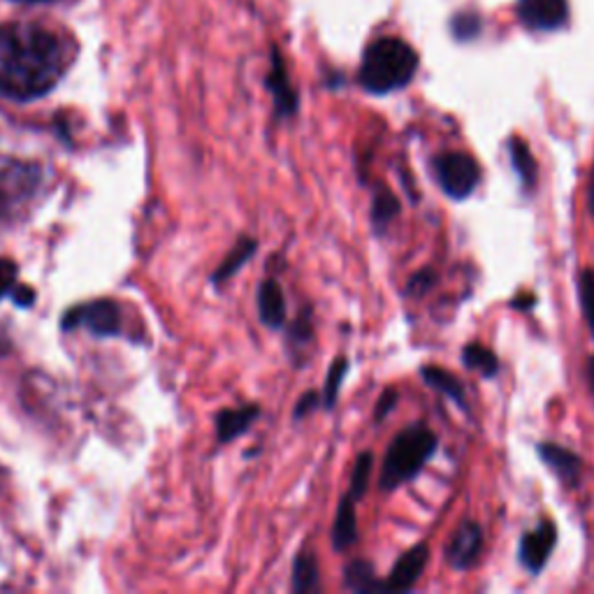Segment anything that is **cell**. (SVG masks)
I'll list each match as a JSON object with an SVG mask.
<instances>
[{"mask_svg":"<svg viewBox=\"0 0 594 594\" xmlns=\"http://www.w3.org/2000/svg\"><path fill=\"white\" fill-rule=\"evenodd\" d=\"M19 277V267L10 258H0V300L12 295Z\"/></svg>","mask_w":594,"mask_h":594,"instance_id":"83f0119b","label":"cell"},{"mask_svg":"<svg viewBox=\"0 0 594 594\" xmlns=\"http://www.w3.org/2000/svg\"><path fill=\"white\" fill-rule=\"evenodd\" d=\"M63 330L86 328L95 337H116L121 332V311L112 300H93L63 314Z\"/></svg>","mask_w":594,"mask_h":594,"instance_id":"5b68a950","label":"cell"},{"mask_svg":"<svg viewBox=\"0 0 594 594\" xmlns=\"http://www.w3.org/2000/svg\"><path fill=\"white\" fill-rule=\"evenodd\" d=\"M432 175L443 195L462 203L481 184V165L464 152H441L432 158Z\"/></svg>","mask_w":594,"mask_h":594,"instance_id":"277c9868","label":"cell"},{"mask_svg":"<svg viewBox=\"0 0 594 594\" xmlns=\"http://www.w3.org/2000/svg\"><path fill=\"white\" fill-rule=\"evenodd\" d=\"M42 172L31 163H10L0 167V207H14L33 195Z\"/></svg>","mask_w":594,"mask_h":594,"instance_id":"ba28073f","label":"cell"},{"mask_svg":"<svg viewBox=\"0 0 594 594\" xmlns=\"http://www.w3.org/2000/svg\"><path fill=\"white\" fill-rule=\"evenodd\" d=\"M587 209L594 216V163H592V175H590V184H587Z\"/></svg>","mask_w":594,"mask_h":594,"instance_id":"d6a6232c","label":"cell"},{"mask_svg":"<svg viewBox=\"0 0 594 594\" xmlns=\"http://www.w3.org/2000/svg\"><path fill=\"white\" fill-rule=\"evenodd\" d=\"M356 498L349 492L344 494L337 515H335V525H332V549L344 553L349 551L354 543L358 541V515H356Z\"/></svg>","mask_w":594,"mask_h":594,"instance_id":"9a60e30c","label":"cell"},{"mask_svg":"<svg viewBox=\"0 0 594 594\" xmlns=\"http://www.w3.org/2000/svg\"><path fill=\"white\" fill-rule=\"evenodd\" d=\"M518 14L534 31H553L566 21V0H520Z\"/></svg>","mask_w":594,"mask_h":594,"instance_id":"8fae6325","label":"cell"},{"mask_svg":"<svg viewBox=\"0 0 594 594\" xmlns=\"http://www.w3.org/2000/svg\"><path fill=\"white\" fill-rule=\"evenodd\" d=\"M320 590V578H318V562L311 551L297 553L293 562V592L297 594H309Z\"/></svg>","mask_w":594,"mask_h":594,"instance_id":"7402d4cb","label":"cell"},{"mask_svg":"<svg viewBox=\"0 0 594 594\" xmlns=\"http://www.w3.org/2000/svg\"><path fill=\"white\" fill-rule=\"evenodd\" d=\"M398 402H400V392L395 390V388H386L381 392L379 402H377V409H375V420H377V423H383V420L392 413V409L398 407Z\"/></svg>","mask_w":594,"mask_h":594,"instance_id":"f1b7e54d","label":"cell"},{"mask_svg":"<svg viewBox=\"0 0 594 594\" xmlns=\"http://www.w3.org/2000/svg\"><path fill=\"white\" fill-rule=\"evenodd\" d=\"M402 214V205H400V197L395 195L386 184H379L375 188V195H371V228H375L377 235H383L390 223L398 218Z\"/></svg>","mask_w":594,"mask_h":594,"instance_id":"ac0fdd59","label":"cell"},{"mask_svg":"<svg viewBox=\"0 0 594 594\" xmlns=\"http://www.w3.org/2000/svg\"><path fill=\"white\" fill-rule=\"evenodd\" d=\"M453 31H455V35H458L460 40L474 38V35L479 33V19H477V17H469V14L458 17V19L453 21Z\"/></svg>","mask_w":594,"mask_h":594,"instance_id":"f546056e","label":"cell"},{"mask_svg":"<svg viewBox=\"0 0 594 594\" xmlns=\"http://www.w3.org/2000/svg\"><path fill=\"white\" fill-rule=\"evenodd\" d=\"M10 297H12L17 307L29 309V307H33V303H35V290H33L31 286H19V284H17Z\"/></svg>","mask_w":594,"mask_h":594,"instance_id":"1f68e13d","label":"cell"},{"mask_svg":"<svg viewBox=\"0 0 594 594\" xmlns=\"http://www.w3.org/2000/svg\"><path fill=\"white\" fill-rule=\"evenodd\" d=\"M344 585L354 592H383V583L377 578L375 564L367 560H354L344 569Z\"/></svg>","mask_w":594,"mask_h":594,"instance_id":"44dd1931","label":"cell"},{"mask_svg":"<svg viewBox=\"0 0 594 594\" xmlns=\"http://www.w3.org/2000/svg\"><path fill=\"white\" fill-rule=\"evenodd\" d=\"M260 416L258 404H246L242 409H223L216 413V439L218 443H228L244 432H249V428L256 423V418Z\"/></svg>","mask_w":594,"mask_h":594,"instance_id":"5bb4252c","label":"cell"},{"mask_svg":"<svg viewBox=\"0 0 594 594\" xmlns=\"http://www.w3.org/2000/svg\"><path fill=\"white\" fill-rule=\"evenodd\" d=\"M311 311H303L300 316H297L293 320V326H290V341L297 344V346H307L311 341Z\"/></svg>","mask_w":594,"mask_h":594,"instance_id":"4316f807","label":"cell"},{"mask_svg":"<svg viewBox=\"0 0 594 594\" xmlns=\"http://www.w3.org/2000/svg\"><path fill=\"white\" fill-rule=\"evenodd\" d=\"M428 562H430V546L428 543H416V546L402 553V557L390 569L388 578L383 581V592L413 590L420 576H423Z\"/></svg>","mask_w":594,"mask_h":594,"instance_id":"9c48e42d","label":"cell"},{"mask_svg":"<svg viewBox=\"0 0 594 594\" xmlns=\"http://www.w3.org/2000/svg\"><path fill=\"white\" fill-rule=\"evenodd\" d=\"M346 371H349V358L339 356V358L330 365L328 379H326V386H324V395H320V400H324V407H326V409H332V407L337 404L341 383H344V379H346Z\"/></svg>","mask_w":594,"mask_h":594,"instance_id":"cb8c5ba5","label":"cell"},{"mask_svg":"<svg viewBox=\"0 0 594 594\" xmlns=\"http://www.w3.org/2000/svg\"><path fill=\"white\" fill-rule=\"evenodd\" d=\"M267 89H269L272 98H275L277 116H293L297 112V93L290 86L288 72L284 68V61H281L279 52H275V57H272V70H269V78H267Z\"/></svg>","mask_w":594,"mask_h":594,"instance_id":"4fadbf2b","label":"cell"},{"mask_svg":"<svg viewBox=\"0 0 594 594\" xmlns=\"http://www.w3.org/2000/svg\"><path fill=\"white\" fill-rule=\"evenodd\" d=\"M576 290H578V305H581L583 318H585L590 335L594 339V267L581 269L578 281H576Z\"/></svg>","mask_w":594,"mask_h":594,"instance_id":"603a6c76","label":"cell"},{"mask_svg":"<svg viewBox=\"0 0 594 594\" xmlns=\"http://www.w3.org/2000/svg\"><path fill=\"white\" fill-rule=\"evenodd\" d=\"M437 445L439 437L428 426L413 423L404 428L388 445L379 488L383 492H392L416 481L423 474V469L432 460V455L437 453Z\"/></svg>","mask_w":594,"mask_h":594,"instance_id":"3957f363","label":"cell"},{"mask_svg":"<svg viewBox=\"0 0 594 594\" xmlns=\"http://www.w3.org/2000/svg\"><path fill=\"white\" fill-rule=\"evenodd\" d=\"M14 3H29V6H35V3H52V0H14Z\"/></svg>","mask_w":594,"mask_h":594,"instance_id":"d590c367","label":"cell"},{"mask_svg":"<svg viewBox=\"0 0 594 594\" xmlns=\"http://www.w3.org/2000/svg\"><path fill=\"white\" fill-rule=\"evenodd\" d=\"M63 70L65 49L52 31L23 21L0 27V95L38 101L59 84Z\"/></svg>","mask_w":594,"mask_h":594,"instance_id":"6da1fadb","label":"cell"},{"mask_svg":"<svg viewBox=\"0 0 594 594\" xmlns=\"http://www.w3.org/2000/svg\"><path fill=\"white\" fill-rule=\"evenodd\" d=\"M483 551V528L477 520H462L453 532L449 546L443 549V557L455 572H469L481 560Z\"/></svg>","mask_w":594,"mask_h":594,"instance_id":"52a82bcc","label":"cell"},{"mask_svg":"<svg viewBox=\"0 0 594 594\" xmlns=\"http://www.w3.org/2000/svg\"><path fill=\"white\" fill-rule=\"evenodd\" d=\"M585 375H587V383H590V390L594 395V356L587 358V367H585Z\"/></svg>","mask_w":594,"mask_h":594,"instance_id":"e575fe53","label":"cell"},{"mask_svg":"<svg viewBox=\"0 0 594 594\" xmlns=\"http://www.w3.org/2000/svg\"><path fill=\"white\" fill-rule=\"evenodd\" d=\"M462 365L467 369H472L477 371V375H481L483 379H494L500 375V369H502V362L500 358L494 356L488 346L479 344V341H469L464 344V349H462Z\"/></svg>","mask_w":594,"mask_h":594,"instance_id":"ffe728a7","label":"cell"},{"mask_svg":"<svg viewBox=\"0 0 594 594\" xmlns=\"http://www.w3.org/2000/svg\"><path fill=\"white\" fill-rule=\"evenodd\" d=\"M420 379H423L432 390L443 395L445 400L458 404V409L467 411V390L464 383L453 375V371L437 367V365H423L420 367Z\"/></svg>","mask_w":594,"mask_h":594,"instance_id":"2e32d148","label":"cell"},{"mask_svg":"<svg viewBox=\"0 0 594 594\" xmlns=\"http://www.w3.org/2000/svg\"><path fill=\"white\" fill-rule=\"evenodd\" d=\"M318 404H324V400H320V395L318 392H314V390H307L305 395H303V398H300V402H297L295 404V420H300V418H305L307 413H311Z\"/></svg>","mask_w":594,"mask_h":594,"instance_id":"4dcf8cb0","label":"cell"},{"mask_svg":"<svg viewBox=\"0 0 594 594\" xmlns=\"http://www.w3.org/2000/svg\"><path fill=\"white\" fill-rule=\"evenodd\" d=\"M371 467H375V455H371V453H360L356 458L354 474H351V490H349L356 500H362V494L367 492Z\"/></svg>","mask_w":594,"mask_h":594,"instance_id":"d4e9b609","label":"cell"},{"mask_svg":"<svg viewBox=\"0 0 594 594\" xmlns=\"http://www.w3.org/2000/svg\"><path fill=\"white\" fill-rule=\"evenodd\" d=\"M258 314L267 328H281L286 324V297L275 279H265L258 288Z\"/></svg>","mask_w":594,"mask_h":594,"instance_id":"e0dca14e","label":"cell"},{"mask_svg":"<svg viewBox=\"0 0 594 594\" xmlns=\"http://www.w3.org/2000/svg\"><path fill=\"white\" fill-rule=\"evenodd\" d=\"M506 148H509L511 167L515 172L520 188H523L525 195H532L539 184V165H536V158L532 156L530 144L523 137H511L506 142Z\"/></svg>","mask_w":594,"mask_h":594,"instance_id":"7c38bea8","label":"cell"},{"mask_svg":"<svg viewBox=\"0 0 594 594\" xmlns=\"http://www.w3.org/2000/svg\"><path fill=\"white\" fill-rule=\"evenodd\" d=\"M256 249H258V242L254 237H242L235 244V249L226 256V260H223L218 265V269L212 275V284L214 286H223L228 279H233L237 275V272L254 258Z\"/></svg>","mask_w":594,"mask_h":594,"instance_id":"d6986e66","label":"cell"},{"mask_svg":"<svg viewBox=\"0 0 594 594\" xmlns=\"http://www.w3.org/2000/svg\"><path fill=\"white\" fill-rule=\"evenodd\" d=\"M536 305V297L530 295V300H520V295L515 297V300H511V307L513 309H532Z\"/></svg>","mask_w":594,"mask_h":594,"instance_id":"836d02e7","label":"cell"},{"mask_svg":"<svg viewBox=\"0 0 594 594\" xmlns=\"http://www.w3.org/2000/svg\"><path fill=\"white\" fill-rule=\"evenodd\" d=\"M439 281V275L432 269V267H423V269H418L416 275H411L409 284H407V293L411 297H423L428 295Z\"/></svg>","mask_w":594,"mask_h":594,"instance_id":"484cf974","label":"cell"},{"mask_svg":"<svg viewBox=\"0 0 594 594\" xmlns=\"http://www.w3.org/2000/svg\"><path fill=\"white\" fill-rule=\"evenodd\" d=\"M536 455L551 469L564 488H578L585 472V462L578 453L564 449L560 443L543 441L536 443Z\"/></svg>","mask_w":594,"mask_h":594,"instance_id":"30bf717a","label":"cell"},{"mask_svg":"<svg viewBox=\"0 0 594 594\" xmlns=\"http://www.w3.org/2000/svg\"><path fill=\"white\" fill-rule=\"evenodd\" d=\"M418 70V54L400 38H381L367 47L360 65V84L375 95L404 89Z\"/></svg>","mask_w":594,"mask_h":594,"instance_id":"7a4b0ae2","label":"cell"},{"mask_svg":"<svg viewBox=\"0 0 594 594\" xmlns=\"http://www.w3.org/2000/svg\"><path fill=\"white\" fill-rule=\"evenodd\" d=\"M557 546V528L553 520H543L534 530L520 536L518 562L532 576H539L546 569L553 551Z\"/></svg>","mask_w":594,"mask_h":594,"instance_id":"8992f818","label":"cell"}]
</instances>
